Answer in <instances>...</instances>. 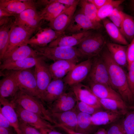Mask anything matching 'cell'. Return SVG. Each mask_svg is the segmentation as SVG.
<instances>
[{
  "mask_svg": "<svg viewBox=\"0 0 134 134\" xmlns=\"http://www.w3.org/2000/svg\"><path fill=\"white\" fill-rule=\"evenodd\" d=\"M101 56L107 67L111 87L120 95L127 104H133L134 94L130 87L127 73L115 62L107 49L103 52Z\"/></svg>",
  "mask_w": 134,
  "mask_h": 134,
  "instance_id": "6da1fadb",
  "label": "cell"
},
{
  "mask_svg": "<svg viewBox=\"0 0 134 134\" xmlns=\"http://www.w3.org/2000/svg\"><path fill=\"white\" fill-rule=\"evenodd\" d=\"M11 100L24 109L37 114L53 125H56L51 112L40 99L19 90Z\"/></svg>",
  "mask_w": 134,
  "mask_h": 134,
  "instance_id": "7a4b0ae2",
  "label": "cell"
},
{
  "mask_svg": "<svg viewBox=\"0 0 134 134\" xmlns=\"http://www.w3.org/2000/svg\"><path fill=\"white\" fill-rule=\"evenodd\" d=\"M29 46L34 50L38 55L54 62L65 60H75L79 62L84 58L76 47H49L47 46L40 47L33 45Z\"/></svg>",
  "mask_w": 134,
  "mask_h": 134,
  "instance_id": "3957f363",
  "label": "cell"
},
{
  "mask_svg": "<svg viewBox=\"0 0 134 134\" xmlns=\"http://www.w3.org/2000/svg\"><path fill=\"white\" fill-rule=\"evenodd\" d=\"M106 44L101 33L92 32L76 47L83 58L87 59L99 55Z\"/></svg>",
  "mask_w": 134,
  "mask_h": 134,
  "instance_id": "277c9868",
  "label": "cell"
},
{
  "mask_svg": "<svg viewBox=\"0 0 134 134\" xmlns=\"http://www.w3.org/2000/svg\"><path fill=\"white\" fill-rule=\"evenodd\" d=\"M102 26L99 22L92 21L87 17L80 9L75 11L65 32L67 34L80 33L92 30H98Z\"/></svg>",
  "mask_w": 134,
  "mask_h": 134,
  "instance_id": "5b68a950",
  "label": "cell"
},
{
  "mask_svg": "<svg viewBox=\"0 0 134 134\" xmlns=\"http://www.w3.org/2000/svg\"><path fill=\"white\" fill-rule=\"evenodd\" d=\"M44 23L36 9L29 8L15 17L14 25L34 34Z\"/></svg>",
  "mask_w": 134,
  "mask_h": 134,
  "instance_id": "8992f818",
  "label": "cell"
},
{
  "mask_svg": "<svg viewBox=\"0 0 134 134\" xmlns=\"http://www.w3.org/2000/svg\"><path fill=\"white\" fill-rule=\"evenodd\" d=\"M15 71L19 90L40 99L34 72L30 69Z\"/></svg>",
  "mask_w": 134,
  "mask_h": 134,
  "instance_id": "52a82bcc",
  "label": "cell"
},
{
  "mask_svg": "<svg viewBox=\"0 0 134 134\" xmlns=\"http://www.w3.org/2000/svg\"><path fill=\"white\" fill-rule=\"evenodd\" d=\"M87 78L88 81L103 84L111 87L107 67L99 55L93 58L91 68Z\"/></svg>",
  "mask_w": 134,
  "mask_h": 134,
  "instance_id": "ba28073f",
  "label": "cell"
},
{
  "mask_svg": "<svg viewBox=\"0 0 134 134\" xmlns=\"http://www.w3.org/2000/svg\"><path fill=\"white\" fill-rule=\"evenodd\" d=\"M45 58L41 56L37 58L35 66L34 73L41 100L48 85L52 80L51 74L48 66L44 61Z\"/></svg>",
  "mask_w": 134,
  "mask_h": 134,
  "instance_id": "9c48e42d",
  "label": "cell"
},
{
  "mask_svg": "<svg viewBox=\"0 0 134 134\" xmlns=\"http://www.w3.org/2000/svg\"><path fill=\"white\" fill-rule=\"evenodd\" d=\"M92 62L93 58H89L76 64L63 78L65 84L70 87L81 83L87 78Z\"/></svg>",
  "mask_w": 134,
  "mask_h": 134,
  "instance_id": "30bf717a",
  "label": "cell"
},
{
  "mask_svg": "<svg viewBox=\"0 0 134 134\" xmlns=\"http://www.w3.org/2000/svg\"><path fill=\"white\" fill-rule=\"evenodd\" d=\"M65 33L55 31L50 27H39L26 42V44L40 47L48 46L51 42Z\"/></svg>",
  "mask_w": 134,
  "mask_h": 134,
  "instance_id": "8fae6325",
  "label": "cell"
},
{
  "mask_svg": "<svg viewBox=\"0 0 134 134\" xmlns=\"http://www.w3.org/2000/svg\"><path fill=\"white\" fill-rule=\"evenodd\" d=\"M14 106L19 120L22 122L38 130L44 128L54 129L55 128L54 125L38 115L24 109L15 102Z\"/></svg>",
  "mask_w": 134,
  "mask_h": 134,
  "instance_id": "7c38bea8",
  "label": "cell"
},
{
  "mask_svg": "<svg viewBox=\"0 0 134 134\" xmlns=\"http://www.w3.org/2000/svg\"><path fill=\"white\" fill-rule=\"evenodd\" d=\"M33 34L21 27L14 24L11 29L8 45L4 56L17 48L26 44V42Z\"/></svg>",
  "mask_w": 134,
  "mask_h": 134,
  "instance_id": "4fadbf2b",
  "label": "cell"
},
{
  "mask_svg": "<svg viewBox=\"0 0 134 134\" xmlns=\"http://www.w3.org/2000/svg\"><path fill=\"white\" fill-rule=\"evenodd\" d=\"M71 90L77 101H81L98 108L102 107L98 98L94 95L89 86L81 83L70 86Z\"/></svg>",
  "mask_w": 134,
  "mask_h": 134,
  "instance_id": "5bb4252c",
  "label": "cell"
},
{
  "mask_svg": "<svg viewBox=\"0 0 134 134\" xmlns=\"http://www.w3.org/2000/svg\"><path fill=\"white\" fill-rule=\"evenodd\" d=\"M77 101L75 95L70 90L65 92L48 106L51 113L62 112L74 109Z\"/></svg>",
  "mask_w": 134,
  "mask_h": 134,
  "instance_id": "9a60e30c",
  "label": "cell"
},
{
  "mask_svg": "<svg viewBox=\"0 0 134 134\" xmlns=\"http://www.w3.org/2000/svg\"><path fill=\"white\" fill-rule=\"evenodd\" d=\"M67 86L62 79H52L48 85L41 100L48 106L66 92Z\"/></svg>",
  "mask_w": 134,
  "mask_h": 134,
  "instance_id": "2e32d148",
  "label": "cell"
},
{
  "mask_svg": "<svg viewBox=\"0 0 134 134\" xmlns=\"http://www.w3.org/2000/svg\"><path fill=\"white\" fill-rule=\"evenodd\" d=\"M92 32L90 30L78 33L63 34L50 43L49 47L64 46L76 47Z\"/></svg>",
  "mask_w": 134,
  "mask_h": 134,
  "instance_id": "e0dca14e",
  "label": "cell"
},
{
  "mask_svg": "<svg viewBox=\"0 0 134 134\" xmlns=\"http://www.w3.org/2000/svg\"><path fill=\"white\" fill-rule=\"evenodd\" d=\"M78 4L66 7L56 18L48 23L49 27L57 31L65 32L76 11Z\"/></svg>",
  "mask_w": 134,
  "mask_h": 134,
  "instance_id": "ac0fdd59",
  "label": "cell"
},
{
  "mask_svg": "<svg viewBox=\"0 0 134 134\" xmlns=\"http://www.w3.org/2000/svg\"><path fill=\"white\" fill-rule=\"evenodd\" d=\"M0 112L8 120L17 134H21L19 128V120L12 100L0 97Z\"/></svg>",
  "mask_w": 134,
  "mask_h": 134,
  "instance_id": "d6986e66",
  "label": "cell"
},
{
  "mask_svg": "<svg viewBox=\"0 0 134 134\" xmlns=\"http://www.w3.org/2000/svg\"><path fill=\"white\" fill-rule=\"evenodd\" d=\"M19 90L15 71H12L0 80V97L11 99Z\"/></svg>",
  "mask_w": 134,
  "mask_h": 134,
  "instance_id": "ffe728a7",
  "label": "cell"
},
{
  "mask_svg": "<svg viewBox=\"0 0 134 134\" xmlns=\"http://www.w3.org/2000/svg\"><path fill=\"white\" fill-rule=\"evenodd\" d=\"M29 8L36 9L35 1L31 0H0V9L17 16Z\"/></svg>",
  "mask_w": 134,
  "mask_h": 134,
  "instance_id": "44dd1931",
  "label": "cell"
},
{
  "mask_svg": "<svg viewBox=\"0 0 134 134\" xmlns=\"http://www.w3.org/2000/svg\"><path fill=\"white\" fill-rule=\"evenodd\" d=\"M38 55L30 46L25 44L20 46L4 55L0 60L5 64L30 57H37Z\"/></svg>",
  "mask_w": 134,
  "mask_h": 134,
  "instance_id": "7402d4cb",
  "label": "cell"
},
{
  "mask_svg": "<svg viewBox=\"0 0 134 134\" xmlns=\"http://www.w3.org/2000/svg\"><path fill=\"white\" fill-rule=\"evenodd\" d=\"M88 82L89 86L98 98L124 101L120 95L110 86L103 84Z\"/></svg>",
  "mask_w": 134,
  "mask_h": 134,
  "instance_id": "603a6c76",
  "label": "cell"
},
{
  "mask_svg": "<svg viewBox=\"0 0 134 134\" xmlns=\"http://www.w3.org/2000/svg\"><path fill=\"white\" fill-rule=\"evenodd\" d=\"M73 109L62 112H51L52 118L56 123L55 126L61 125L75 131L77 126L78 112Z\"/></svg>",
  "mask_w": 134,
  "mask_h": 134,
  "instance_id": "cb8c5ba5",
  "label": "cell"
},
{
  "mask_svg": "<svg viewBox=\"0 0 134 134\" xmlns=\"http://www.w3.org/2000/svg\"><path fill=\"white\" fill-rule=\"evenodd\" d=\"M67 7H68L59 2L58 0H52V3L38 12L42 20L49 23L56 18Z\"/></svg>",
  "mask_w": 134,
  "mask_h": 134,
  "instance_id": "d4e9b609",
  "label": "cell"
},
{
  "mask_svg": "<svg viewBox=\"0 0 134 134\" xmlns=\"http://www.w3.org/2000/svg\"><path fill=\"white\" fill-rule=\"evenodd\" d=\"M106 44L107 49L115 62L122 67L128 66L127 55L128 45L110 42Z\"/></svg>",
  "mask_w": 134,
  "mask_h": 134,
  "instance_id": "484cf974",
  "label": "cell"
},
{
  "mask_svg": "<svg viewBox=\"0 0 134 134\" xmlns=\"http://www.w3.org/2000/svg\"><path fill=\"white\" fill-rule=\"evenodd\" d=\"M121 115L109 111H99L92 115V122L93 126L110 124L119 119Z\"/></svg>",
  "mask_w": 134,
  "mask_h": 134,
  "instance_id": "4316f807",
  "label": "cell"
},
{
  "mask_svg": "<svg viewBox=\"0 0 134 134\" xmlns=\"http://www.w3.org/2000/svg\"><path fill=\"white\" fill-rule=\"evenodd\" d=\"M37 57H30L5 64H1L0 68L2 70L19 71L31 69L35 66Z\"/></svg>",
  "mask_w": 134,
  "mask_h": 134,
  "instance_id": "83f0119b",
  "label": "cell"
},
{
  "mask_svg": "<svg viewBox=\"0 0 134 134\" xmlns=\"http://www.w3.org/2000/svg\"><path fill=\"white\" fill-rule=\"evenodd\" d=\"M102 20L103 26L107 34L113 40L122 45H128L129 44L119 29L116 25L106 18Z\"/></svg>",
  "mask_w": 134,
  "mask_h": 134,
  "instance_id": "f1b7e54d",
  "label": "cell"
},
{
  "mask_svg": "<svg viewBox=\"0 0 134 134\" xmlns=\"http://www.w3.org/2000/svg\"><path fill=\"white\" fill-rule=\"evenodd\" d=\"M98 99L102 107L107 110L121 115H125L128 112L127 105L124 101L109 99Z\"/></svg>",
  "mask_w": 134,
  "mask_h": 134,
  "instance_id": "f546056e",
  "label": "cell"
},
{
  "mask_svg": "<svg viewBox=\"0 0 134 134\" xmlns=\"http://www.w3.org/2000/svg\"><path fill=\"white\" fill-rule=\"evenodd\" d=\"M121 13L123 19L120 30L125 39L131 41L134 37V17L122 11Z\"/></svg>",
  "mask_w": 134,
  "mask_h": 134,
  "instance_id": "4dcf8cb0",
  "label": "cell"
},
{
  "mask_svg": "<svg viewBox=\"0 0 134 134\" xmlns=\"http://www.w3.org/2000/svg\"><path fill=\"white\" fill-rule=\"evenodd\" d=\"M15 18L10 21L0 26V59L3 58L8 45L10 32L14 25Z\"/></svg>",
  "mask_w": 134,
  "mask_h": 134,
  "instance_id": "1f68e13d",
  "label": "cell"
},
{
  "mask_svg": "<svg viewBox=\"0 0 134 134\" xmlns=\"http://www.w3.org/2000/svg\"><path fill=\"white\" fill-rule=\"evenodd\" d=\"M92 115L79 112L77 115V124L75 131L87 134L91 130L92 124Z\"/></svg>",
  "mask_w": 134,
  "mask_h": 134,
  "instance_id": "d6a6232c",
  "label": "cell"
},
{
  "mask_svg": "<svg viewBox=\"0 0 134 134\" xmlns=\"http://www.w3.org/2000/svg\"><path fill=\"white\" fill-rule=\"evenodd\" d=\"M124 1L110 0L108 3L98 9L97 14L98 21L100 22L108 17L114 9L117 8Z\"/></svg>",
  "mask_w": 134,
  "mask_h": 134,
  "instance_id": "836d02e7",
  "label": "cell"
},
{
  "mask_svg": "<svg viewBox=\"0 0 134 134\" xmlns=\"http://www.w3.org/2000/svg\"><path fill=\"white\" fill-rule=\"evenodd\" d=\"M78 4L84 14L90 20L98 21V9L88 0H80Z\"/></svg>",
  "mask_w": 134,
  "mask_h": 134,
  "instance_id": "e575fe53",
  "label": "cell"
},
{
  "mask_svg": "<svg viewBox=\"0 0 134 134\" xmlns=\"http://www.w3.org/2000/svg\"><path fill=\"white\" fill-rule=\"evenodd\" d=\"M75 60H62L56 61L48 66L51 73L58 70L69 71L78 63Z\"/></svg>",
  "mask_w": 134,
  "mask_h": 134,
  "instance_id": "d590c367",
  "label": "cell"
},
{
  "mask_svg": "<svg viewBox=\"0 0 134 134\" xmlns=\"http://www.w3.org/2000/svg\"><path fill=\"white\" fill-rule=\"evenodd\" d=\"M122 123L125 134H134V110L127 113Z\"/></svg>",
  "mask_w": 134,
  "mask_h": 134,
  "instance_id": "8d00e7d4",
  "label": "cell"
},
{
  "mask_svg": "<svg viewBox=\"0 0 134 134\" xmlns=\"http://www.w3.org/2000/svg\"><path fill=\"white\" fill-rule=\"evenodd\" d=\"M79 112L92 115L96 112L102 110L81 101H77L76 105Z\"/></svg>",
  "mask_w": 134,
  "mask_h": 134,
  "instance_id": "74e56055",
  "label": "cell"
},
{
  "mask_svg": "<svg viewBox=\"0 0 134 134\" xmlns=\"http://www.w3.org/2000/svg\"><path fill=\"white\" fill-rule=\"evenodd\" d=\"M105 130L106 134H125L122 121H116L110 124Z\"/></svg>",
  "mask_w": 134,
  "mask_h": 134,
  "instance_id": "f35d334b",
  "label": "cell"
},
{
  "mask_svg": "<svg viewBox=\"0 0 134 134\" xmlns=\"http://www.w3.org/2000/svg\"><path fill=\"white\" fill-rule=\"evenodd\" d=\"M19 120V128L21 134H42L35 128Z\"/></svg>",
  "mask_w": 134,
  "mask_h": 134,
  "instance_id": "ab89813d",
  "label": "cell"
},
{
  "mask_svg": "<svg viewBox=\"0 0 134 134\" xmlns=\"http://www.w3.org/2000/svg\"><path fill=\"white\" fill-rule=\"evenodd\" d=\"M108 17L111 21L120 30L123 19L121 11L118 10L117 8H115L114 9Z\"/></svg>",
  "mask_w": 134,
  "mask_h": 134,
  "instance_id": "60d3db41",
  "label": "cell"
},
{
  "mask_svg": "<svg viewBox=\"0 0 134 134\" xmlns=\"http://www.w3.org/2000/svg\"><path fill=\"white\" fill-rule=\"evenodd\" d=\"M127 77L130 87L134 94V61L128 68Z\"/></svg>",
  "mask_w": 134,
  "mask_h": 134,
  "instance_id": "b9f144b4",
  "label": "cell"
},
{
  "mask_svg": "<svg viewBox=\"0 0 134 134\" xmlns=\"http://www.w3.org/2000/svg\"><path fill=\"white\" fill-rule=\"evenodd\" d=\"M127 55L128 68L134 61V37L128 46Z\"/></svg>",
  "mask_w": 134,
  "mask_h": 134,
  "instance_id": "7bdbcfd3",
  "label": "cell"
},
{
  "mask_svg": "<svg viewBox=\"0 0 134 134\" xmlns=\"http://www.w3.org/2000/svg\"><path fill=\"white\" fill-rule=\"evenodd\" d=\"M69 71L65 70H58L51 73L52 79H63Z\"/></svg>",
  "mask_w": 134,
  "mask_h": 134,
  "instance_id": "ee69618b",
  "label": "cell"
},
{
  "mask_svg": "<svg viewBox=\"0 0 134 134\" xmlns=\"http://www.w3.org/2000/svg\"><path fill=\"white\" fill-rule=\"evenodd\" d=\"M93 3L98 9L100 8L108 3L110 0H88Z\"/></svg>",
  "mask_w": 134,
  "mask_h": 134,
  "instance_id": "f6af8a7d",
  "label": "cell"
},
{
  "mask_svg": "<svg viewBox=\"0 0 134 134\" xmlns=\"http://www.w3.org/2000/svg\"><path fill=\"white\" fill-rule=\"evenodd\" d=\"M0 127L5 128H10L12 127L8 120L0 112Z\"/></svg>",
  "mask_w": 134,
  "mask_h": 134,
  "instance_id": "bcb514c9",
  "label": "cell"
},
{
  "mask_svg": "<svg viewBox=\"0 0 134 134\" xmlns=\"http://www.w3.org/2000/svg\"><path fill=\"white\" fill-rule=\"evenodd\" d=\"M42 134H62L53 129L44 128L38 130Z\"/></svg>",
  "mask_w": 134,
  "mask_h": 134,
  "instance_id": "7dc6e473",
  "label": "cell"
},
{
  "mask_svg": "<svg viewBox=\"0 0 134 134\" xmlns=\"http://www.w3.org/2000/svg\"><path fill=\"white\" fill-rule=\"evenodd\" d=\"M55 127H59L61 128L68 134H84L77 132L61 125H58L56 126Z\"/></svg>",
  "mask_w": 134,
  "mask_h": 134,
  "instance_id": "c3c4849f",
  "label": "cell"
},
{
  "mask_svg": "<svg viewBox=\"0 0 134 134\" xmlns=\"http://www.w3.org/2000/svg\"><path fill=\"white\" fill-rule=\"evenodd\" d=\"M16 15L6 10L0 9V17H16Z\"/></svg>",
  "mask_w": 134,
  "mask_h": 134,
  "instance_id": "681fc988",
  "label": "cell"
},
{
  "mask_svg": "<svg viewBox=\"0 0 134 134\" xmlns=\"http://www.w3.org/2000/svg\"><path fill=\"white\" fill-rule=\"evenodd\" d=\"M11 128H5L0 127V134H15Z\"/></svg>",
  "mask_w": 134,
  "mask_h": 134,
  "instance_id": "f907efd6",
  "label": "cell"
},
{
  "mask_svg": "<svg viewBox=\"0 0 134 134\" xmlns=\"http://www.w3.org/2000/svg\"><path fill=\"white\" fill-rule=\"evenodd\" d=\"M11 17H0V26L6 24L15 18Z\"/></svg>",
  "mask_w": 134,
  "mask_h": 134,
  "instance_id": "816d5d0a",
  "label": "cell"
},
{
  "mask_svg": "<svg viewBox=\"0 0 134 134\" xmlns=\"http://www.w3.org/2000/svg\"><path fill=\"white\" fill-rule=\"evenodd\" d=\"M95 134H106L105 129L101 128L98 129Z\"/></svg>",
  "mask_w": 134,
  "mask_h": 134,
  "instance_id": "f5cc1de1",
  "label": "cell"
},
{
  "mask_svg": "<svg viewBox=\"0 0 134 134\" xmlns=\"http://www.w3.org/2000/svg\"><path fill=\"white\" fill-rule=\"evenodd\" d=\"M130 7L131 11L134 14V0H130Z\"/></svg>",
  "mask_w": 134,
  "mask_h": 134,
  "instance_id": "db71d44e",
  "label": "cell"
},
{
  "mask_svg": "<svg viewBox=\"0 0 134 134\" xmlns=\"http://www.w3.org/2000/svg\"><path fill=\"white\" fill-rule=\"evenodd\" d=\"M132 109H133V110H134V105L133 106L131 107Z\"/></svg>",
  "mask_w": 134,
  "mask_h": 134,
  "instance_id": "11a10c76",
  "label": "cell"
}]
</instances>
